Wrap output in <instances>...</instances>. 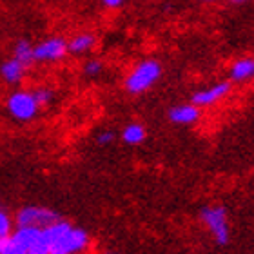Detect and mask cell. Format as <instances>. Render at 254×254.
I'll return each mask as SVG.
<instances>
[{
	"mask_svg": "<svg viewBox=\"0 0 254 254\" xmlns=\"http://www.w3.org/2000/svg\"><path fill=\"white\" fill-rule=\"evenodd\" d=\"M162 64L154 59H145L131 69L126 78V89L131 95H142L149 91L162 76Z\"/></svg>",
	"mask_w": 254,
	"mask_h": 254,
	"instance_id": "cell-1",
	"label": "cell"
},
{
	"mask_svg": "<svg viewBox=\"0 0 254 254\" xmlns=\"http://www.w3.org/2000/svg\"><path fill=\"white\" fill-rule=\"evenodd\" d=\"M200 220L211 234L214 236L218 245H227L231 240V227L225 207L222 205H207L200 211Z\"/></svg>",
	"mask_w": 254,
	"mask_h": 254,
	"instance_id": "cell-2",
	"label": "cell"
},
{
	"mask_svg": "<svg viewBox=\"0 0 254 254\" xmlns=\"http://www.w3.org/2000/svg\"><path fill=\"white\" fill-rule=\"evenodd\" d=\"M89 247V234L85 229L71 227L49 244V254H80Z\"/></svg>",
	"mask_w": 254,
	"mask_h": 254,
	"instance_id": "cell-3",
	"label": "cell"
},
{
	"mask_svg": "<svg viewBox=\"0 0 254 254\" xmlns=\"http://www.w3.org/2000/svg\"><path fill=\"white\" fill-rule=\"evenodd\" d=\"M7 111L15 120L20 122H29L38 115V104L35 100L31 91H15L13 95L7 98Z\"/></svg>",
	"mask_w": 254,
	"mask_h": 254,
	"instance_id": "cell-4",
	"label": "cell"
},
{
	"mask_svg": "<svg viewBox=\"0 0 254 254\" xmlns=\"http://www.w3.org/2000/svg\"><path fill=\"white\" fill-rule=\"evenodd\" d=\"M60 220L59 212L51 211L48 207H38V205H29L24 207L16 214V225L18 227H37L44 229L51 225L53 222Z\"/></svg>",
	"mask_w": 254,
	"mask_h": 254,
	"instance_id": "cell-5",
	"label": "cell"
},
{
	"mask_svg": "<svg viewBox=\"0 0 254 254\" xmlns=\"http://www.w3.org/2000/svg\"><path fill=\"white\" fill-rule=\"evenodd\" d=\"M67 55V40L60 37H51L33 46L35 62H59Z\"/></svg>",
	"mask_w": 254,
	"mask_h": 254,
	"instance_id": "cell-6",
	"label": "cell"
},
{
	"mask_svg": "<svg viewBox=\"0 0 254 254\" xmlns=\"http://www.w3.org/2000/svg\"><path fill=\"white\" fill-rule=\"evenodd\" d=\"M233 89V82H218V84L211 85V87H205V89L196 91L192 98H190V104H194L201 109V107H211L218 102H222L223 98H227L229 93Z\"/></svg>",
	"mask_w": 254,
	"mask_h": 254,
	"instance_id": "cell-7",
	"label": "cell"
},
{
	"mask_svg": "<svg viewBox=\"0 0 254 254\" xmlns=\"http://www.w3.org/2000/svg\"><path fill=\"white\" fill-rule=\"evenodd\" d=\"M201 109L194 104H182L169 109V120L176 126H192L200 120Z\"/></svg>",
	"mask_w": 254,
	"mask_h": 254,
	"instance_id": "cell-8",
	"label": "cell"
},
{
	"mask_svg": "<svg viewBox=\"0 0 254 254\" xmlns=\"http://www.w3.org/2000/svg\"><path fill=\"white\" fill-rule=\"evenodd\" d=\"M254 74V60L253 57H244L233 62L231 69H229V76L231 82H247L253 78Z\"/></svg>",
	"mask_w": 254,
	"mask_h": 254,
	"instance_id": "cell-9",
	"label": "cell"
},
{
	"mask_svg": "<svg viewBox=\"0 0 254 254\" xmlns=\"http://www.w3.org/2000/svg\"><path fill=\"white\" fill-rule=\"evenodd\" d=\"M26 65L20 64L16 59H9L2 62L0 65V74L2 78L7 82V84H20L24 80V74H26Z\"/></svg>",
	"mask_w": 254,
	"mask_h": 254,
	"instance_id": "cell-10",
	"label": "cell"
},
{
	"mask_svg": "<svg viewBox=\"0 0 254 254\" xmlns=\"http://www.w3.org/2000/svg\"><path fill=\"white\" fill-rule=\"evenodd\" d=\"M96 46V37L93 33H78L67 42V53L84 55L89 53L91 49Z\"/></svg>",
	"mask_w": 254,
	"mask_h": 254,
	"instance_id": "cell-11",
	"label": "cell"
},
{
	"mask_svg": "<svg viewBox=\"0 0 254 254\" xmlns=\"http://www.w3.org/2000/svg\"><path fill=\"white\" fill-rule=\"evenodd\" d=\"M145 136H147V132H145V127L142 124H127L122 131V140L127 145H138L145 140Z\"/></svg>",
	"mask_w": 254,
	"mask_h": 254,
	"instance_id": "cell-12",
	"label": "cell"
},
{
	"mask_svg": "<svg viewBox=\"0 0 254 254\" xmlns=\"http://www.w3.org/2000/svg\"><path fill=\"white\" fill-rule=\"evenodd\" d=\"M13 59H16L24 65H31L35 62V57H33V44L26 38H22L15 44V51H13Z\"/></svg>",
	"mask_w": 254,
	"mask_h": 254,
	"instance_id": "cell-13",
	"label": "cell"
},
{
	"mask_svg": "<svg viewBox=\"0 0 254 254\" xmlns=\"http://www.w3.org/2000/svg\"><path fill=\"white\" fill-rule=\"evenodd\" d=\"M0 254H26V249L20 244H16L13 236H0Z\"/></svg>",
	"mask_w": 254,
	"mask_h": 254,
	"instance_id": "cell-14",
	"label": "cell"
},
{
	"mask_svg": "<svg viewBox=\"0 0 254 254\" xmlns=\"http://www.w3.org/2000/svg\"><path fill=\"white\" fill-rule=\"evenodd\" d=\"M33 96H35V100H37L38 107H44L48 106V104H51L55 98L53 91L48 89V87H38V89L33 91Z\"/></svg>",
	"mask_w": 254,
	"mask_h": 254,
	"instance_id": "cell-15",
	"label": "cell"
},
{
	"mask_svg": "<svg viewBox=\"0 0 254 254\" xmlns=\"http://www.w3.org/2000/svg\"><path fill=\"white\" fill-rule=\"evenodd\" d=\"M102 71H104V64L98 59H91L89 62H85V65H84L85 76H98Z\"/></svg>",
	"mask_w": 254,
	"mask_h": 254,
	"instance_id": "cell-16",
	"label": "cell"
},
{
	"mask_svg": "<svg viewBox=\"0 0 254 254\" xmlns=\"http://www.w3.org/2000/svg\"><path fill=\"white\" fill-rule=\"evenodd\" d=\"M27 254H49V244L48 240L44 238V234L27 249Z\"/></svg>",
	"mask_w": 254,
	"mask_h": 254,
	"instance_id": "cell-17",
	"label": "cell"
},
{
	"mask_svg": "<svg viewBox=\"0 0 254 254\" xmlns=\"http://www.w3.org/2000/svg\"><path fill=\"white\" fill-rule=\"evenodd\" d=\"M11 229H13L11 218L7 216L4 211H0V236H7V234H11Z\"/></svg>",
	"mask_w": 254,
	"mask_h": 254,
	"instance_id": "cell-18",
	"label": "cell"
},
{
	"mask_svg": "<svg viewBox=\"0 0 254 254\" xmlns=\"http://www.w3.org/2000/svg\"><path fill=\"white\" fill-rule=\"evenodd\" d=\"M115 138H117L115 131H111V129H106V131H102L100 134L96 136V142H98V145H109V143L115 142Z\"/></svg>",
	"mask_w": 254,
	"mask_h": 254,
	"instance_id": "cell-19",
	"label": "cell"
},
{
	"mask_svg": "<svg viewBox=\"0 0 254 254\" xmlns=\"http://www.w3.org/2000/svg\"><path fill=\"white\" fill-rule=\"evenodd\" d=\"M124 2H126V0H102V4L106 5V7H109V9H118V7H122Z\"/></svg>",
	"mask_w": 254,
	"mask_h": 254,
	"instance_id": "cell-20",
	"label": "cell"
},
{
	"mask_svg": "<svg viewBox=\"0 0 254 254\" xmlns=\"http://www.w3.org/2000/svg\"><path fill=\"white\" fill-rule=\"evenodd\" d=\"M229 2H233V4H244L247 0H229Z\"/></svg>",
	"mask_w": 254,
	"mask_h": 254,
	"instance_id": "cell-21",
	"label": "cell"
},
{
	"mask_svg": "<svg viewBox=\"0 0 254 254\" xmlns=\"http://www.w3.org/2000/svg\"><path fill=\"white\" fill-rule=\"evenodd\" d=\"M104 254H120V253H117V251H106Z\"/></svg>",
	"mask_w": 254,
	"mask_h": 254,
	"instance_id": "cell-22",
	"label": "cell"
},
{
	"mask_svg": "<svg viewBox=\"0 0 254 254\" xmlns=\"http://www.w3.org/2000/svg\"><path fill=\"white\" fill-rule=\"evenodd\" d=\"M200 2H207L209 4V2H216V0H200Z\"/></svg>",
	"mask_w": 254,
	"mask_h": 254,
	"instance_id": "cell-23",
	"label": "cell"
}]
</instances>
